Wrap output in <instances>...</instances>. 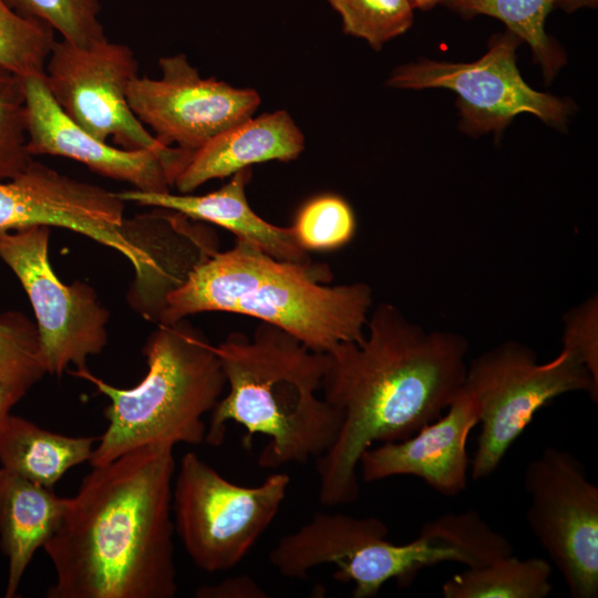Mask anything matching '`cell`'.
<instances>
[{"mask_svg":"<svg viewBox=\"0 0 598 598\" xmlns=\"http://www.w3.org/2000/svg\"><path fill=\"white\" fill-rule=\"evenodd\" d=\"M468 342L427 331L381 302L361 341L330 350L322 398L342 414L332 446L316 458L320 502L333 507L359 496L357 468L375 442L404 440L441 416L463 388Z\"/></svg>","mask_w":598,"mask_h":598,"instance_id":"cell-1","label":"cell"},{"mask_svg":"<svg viewBox=\"0 0 598 598\" xmlns=\"http://www.w3.org/2000/svg\"><path fill=\"white\" fill-rule=\"evenodd\" d=\"M174 445L153 443L99 466L68 497L43 549L49 598H173Z\"/></svg>","mask_w":598,"mask_h":598,"instance_id":"cell-2","label":"cell"},{"mask_svg":"<svg viewBox=\"0 0 598 598\" xmlns=\"http://www.w3.org/2000/svg\"><path fill=\"white\" fill-rule=\"evenodd\" d=\"M324 262L279 260L237 239L197 265L166 298L157 323L221 311L276 326L316 352L328 353L341 342H359L372 309L364 282L330 285Z\"/></svg>","mask_w":598,"mask_h":598,"instance_id":"cell-3","label":"cell"},{"mask_svg":"<svg viewBox=\"0 0 598 598\" xmlns=\"http://www.w3.org/2000/svg\"><path fill=\"white\" fill-rule=\"evenodd\" d=\"M215 347L229 391L210 412L207 444L220 445L233 421L247 430L245 446L256 434L269 437L258 458L262 467L303 464L332 446L342 414L317 395L327 353L266 322L251 337L231 332Z\"/></svg>","mask_w":598,"mask_h":598,"instance_id":"cell-4","label":"cell"},{"mask_svg":"<svg viewBox=\"0 0 598 598\" xmlns=\"http://www.w3.org/2000/svg\"><path fill=\"white\" fill-rule=\"evenodd\" d=\"M388 532L377 517L317 513L279 539L269 561L290 579H303L323 564L334 565L336 580L353 582V598H372L389 580L409 586L426 567L456 561L474 568L509 549L507 538L474 511L444 514L424 524L420 535L406 544L391 543Z\"/></svg>","mask_w":598,"mask_h":598,"instance_id":"cell-5","label":"cell"},{"mask_svg":"<svg viewBox=\"0 0 598 598\" xmlns=\"http://www.w3.org/2000/svg\"><path fill=\"white\" fill-rule=\"evenodd\" d=\"M143 353L147 372L133 388H116L92 373L73 374L106 395L109 424L89 463L104 465L120 455L153 443L199 445L207 425L203 417L219 401L226 377L216 347L187 318L158 323Z\"/></svg>","mask_w":598,"mask_h":598,"instance_id":"cell-6","label":"cell"},{"mask_svg":"<svg viewBox=\"0 0 598 598\" xmlns=\"http://www.w3.org/2000/svg\"><path fill=\"white\" fill-rule=\"evenodd\" d=\"M463 389L477 408L481 433L471 476L492 475L538 410L569 392L598 399V380L570 350L539 363L527 346L506 341L467 363Z\"/></svg>","mask_w":598,"mask_h":598,"instance_id":"cell-7","label":"cell"},{"mask_svg":"<svg viewBox=\"0 0 598 598\" xmlns=\"http://www.w3.org/2000/svg\"><path fill=\"white\" fill-rule=\"evenodd\" d=\"M289 484V475L278 472L260 485L241 486L186 453L173 482L172 509L194 564L208 573L239 564L274 520Z\"/></svg>","mask_w":598,"mask_h":598,"instance_id":"cell-8","label":"cell"},{"mask_svg":"<svg viewBox=\"0 0 598 598\" xmlns=\"http://www.w3.org/2000/svg\"><path fill=\"white\" fill-rule=\"evenodd\" d=\"M50 227L33 225L0 231V258L18 277L37 318L45 372L61 375L70 364L84 370L107 342L110 318L85 282L63 283L49 260Z\"/></svg>","mask_w":598,"mask_h":598,"instance_id":"cell-9","label":"cell"},{"mask_svg":"<svg viewBox=\"0 0 598 598\" xmlns=\"http://www.w3.org/2000/svg\"><path fill=\"white\" fill-rule=\"evenodd\" d=\"M520 39L506 31L495 35L488 51L470 63L421 60L394 70L388 85L398 89H446L456 93L460 127L478 136L499 134L520 113H529L543 122L564 126L571 104L551 94L532 89L516 64Z\"/></svg>","mask_w":598,"mask_h":598,"instance_id":"cell-10","label":"cell"},{"mask_svg":"<svg viewBox=\"0 0 598 598\" xmlns=\"http://www.w3.org/2000/svg\"><path fill=\"white\" fill-rule=\"evenodd\" d=\"M527 520L573 598L598 596V487L568 451L547 447L525 471Z\"/></svg>","mask_w":598,"mask_h":598,"instance_id":"cell-11","label":"cell"},{"mask_svg":"<svg viewBox=\"0 0 598 598\" xmlns=\"http://www.w3.org/2000/svg\"><path fill=\"white\" fill-rule=\"evenodd\" d=\"M131 48L106 38L82 47L54 42L44 66L47 89L63 111L83 130L123 148L167 153L132 112L127 92L138 76Z\"/></svg>","mask_w":598,"mask_h":598,"instance_id":"cell-12","label":"cell"},{"mask_svg":"<svg viewBox=\"0 0 598 598\" xmlns=\"http://www.w3.org/2000/svg\"><path fill=\"white\" fill-rule=\"evenodd\" d=\"M161 78L136 76L127 92L137 120L164 146L194 153L225 130L254 116L260 104L252 89L202 78L185 54L162 56Z\"/></svg>","mask_w":598,"mask_h":598,"instance_id":"cell-13","label":"cell"},{"mask_svg":"<svg viewBox=\"0 0 598 598\" xmlns=\"http://www.w3.org/2000/svg\"><path fill=\"white\" fill-rule=\"evenodd\" d=\"M44 73L23 76L28 118V151L78 161L99 175L131 184L147 193H167L190 153L172 147L167 153L109 145L83 130L50 95Z\"/></svg>","mask_w":598,"mask_h":598,"instance_id":"cell-14","label":"cell"},{"mask_svg":"<svg viewBox=\"0 0 598 598\" xmlns=\"http://www.w3.org/2000/svg\"><path fill=\"white\" fill-rule=\"evenodd\" d=\"M477 423L475 401L462 388L441 416L411 436L364 450L358 464L362 478L375 482L412 475L436 492L454 496L467 484L466 442Z\"/></svg>","mask_w":598,"mask_h":598,"instance_id":"cell-15","label":"cell"},{"mask_svg":"<svg viewBox=\"0 0 598 598\" xmlns=\"http://www.w3.org/2000/svg\"><path fill=\"white\" fill-rule=\"evenodd\" d=\"M251 177L250 167L230 176V181L205 195L147 193L137 189L117 192L124 202L141 206L168 209L193 220L207 221L231 231L237 239L247 241L279 260L308 264L312 259L297 243L290 227L268 223L250 207L246 186Z\"/></svg>","mask_w":598,"mask_h":598,"instance_id":"cell-16","label":"cell"},{"mask_svg":"<svg viewBox=\"0 0 598 598\" xmlns=\"http://www.w3.org/2000/svg\"><path fill=\"white\" fill-rule=\"evenodd\" d=\"M303 148L305 136L288 112L252 116L195 151L173 186L190 194L210 179L230 177L254 164L295 159Z\"/></svg>","mask_w":598,"mask_h":598,"instance_id":"cell-17","label":"cell"},{"mask_svg":"<svg viewBox=\"0 0 598 598\" xmlns=\"http://www.w3.org/2000/svg\"><path fill=\"white\" fill-rule=\"evenodd\" d=\"M68 497L0 467V546L8 558L7 598L17 596L35 551L56 530Z\"/></svg>","mask_w":598,"mask_h":598,"instance_id":"cell-18","label":"cell"},{"mask_svg":"<svg viewBox=\"0 0 598 598\" xmlns=\"http://www.w3.org/2000/svg\"><path fill=\"white\" fill-rule=\"evenodd\" d=\"M99 437L68 436L10 413L0 423L2 467L53 487L73 466L89 462Z\"/></svg>","mask_w":598,"mask_h":598,"instance_id":"cell-19","label":"cell"},{"mask_svg":"<svg viewBox=\"0 0 598 598\" xmlns=\"http://www.w3.org/2000/svg\"><path fill=\"white\" fill-rule=\"evenodd\" d=\"M551 565L539 557L512 554L453 575L442 586L444 598H545L553 591Z\"/></svg>","mask_w":598,"mask_h":598,"instance_id":"cell-20","label":"cell"},{"mask_svg":"<svg viewBox=\"0 0 598 598\" xmlns=\"http://www.w3.org/2000/svg\"><path fill=\"white\" fill-rule=\"evenodd\" d=\"M558 0H446L445 3L465 17L487 14L507 27V30L532 48L542 66L544 78L550 82L566 59L561 50L545 32V20Z\"/></svg>","mask_w":598,"mask_h":598,"instance_id":"cell-21","label":"cell"},{"mask_svg":"<svg viewBox=\"0 0 598 598\" xmlns=\"http://www.w3.org/2000/svg\"><path fill=\"white\" fill-rule=\"evenodd\" d=\"M291 228L306 251H327L349 244L355 234L357 221L344 198L324 193L300 206Z\"/></svg>","mask_w":598,"mask_h":598,"instance_id":"cell-22","label":"cell"},{"mask_svg":"<svg viewBox=\"0 0 598 598\" xmlns=\"http://www.w3.org/2000/svg\"><path fill=\"white\" fill-rule=\"evenodd\" d=\"M54 42L49 24L23 18L0 0V66L21 78L44 73Z\"/></svg>","mask_w":598,"mask_h":598,"instance_id":"cell-23","label":"cell"},{"mask_svg":"<svg viewBox=\"0 0 598 598\" xmlns=\"http://www.w3.org/2000/svg\"><path fill=\"white\" fill-rule=\"evenodd\" d=\"M44 374L37 326L24 316H0V384L14 394L29 391Z\"/></svg>","mask_w":598,"mask_h":598,"instance_id":"cell-24","label":"cell"},{"mask_svg":"<svg viewBox=\"0 0 598 598\" xmlns=\"http://www.w3.org/2000/svg\"><path fill=\"white\" fill-rule=\"evenodd\" d=\"M340 14L343 32L365 40L374 50L403 34L413 23L409 0H328Z\"/></svg>","mask_w":598,"mask_h":598,"instance_id":"cell-25","label":"cell"},{"mask_svg":"<svg viewBox=\"0 0 598 598\" xmlns=\"http://www.w3.org/2000/svg\"><path fill=\"white\" fill-rule=\"evenodd\" d=\"M33 161L22 78L0 66V182L16 178Z\"/></svg>","mask_w":598,"mask_h":598,"instance_id":"cell-26","label":"cell"},{"mask_svg":"<svg viewBox=\"0 0 598 598\" xmlns=\"http://www.w3.org/2000/svg\"><path fill=\"white\" fill-rule=\"evenodd\" d=\"M18 14L42 21L56 30L63 40L89 45L105 39L99 21V0H4Z\"/></svg>","mask_w":598,"mask_h":598,"instance_id":"cell-27","label":"cell"},{"mask_svg":"<svg viewBox=\"0 0 598 598\" xmlns=\"http://www.w3.org/2000/svg\"><path fill=\"white\" fill-rule=\"evenodd\" d=\"M563 348L573 351L598 380V306L591 298L565 317Z\"/></svg>","mask_w":598,"mask_h":598,"instance_id":"cell-28","label":"cell"},{"mask_svg":"<svg viewBox=\"0 0 598 598\" xmlns=\"http://www.w3.org/2000/svg\"><path fill=\"white\" fill-rule=\"evenodd\" d=\"M198 598H266V591L246 575L230 577L214 585H203L196 591Z\"/></svg>","mask_w":598,"mask_h":598,"instance_id":"cell-29","label":"cell"},{"mask_svg":"<svg viewBox=\"0 0 598 598\" xmlns=\"http://www.w3.org/2000/svg\"><path fill=\"white\" fill-rule=\"evenodd\" d=\"M598 0H558L555 7H560L566 12H573L581 7H597Z\"/></svg>","mask_w":598,"mask_h":598,"instance_id":"cell-30","label":"cell"},{"mask_svg":"<svg viewBox=\"0 0 598 598\" xmlns=\"http://www.w3.org/2000/svg\"><path fill=\"white\" fill-rule=\"evenodd\" d=\"M16 403L13 396L0 384V423Z\"/></svg>","mask_w":598,"mask_h":598,"instance_id":"cell-31","label":"cell"},{"mask_svg":"<svg viewBox=\"0 0 598 598\" xmlns=\"http://www.w3.org/2000/svg\"><path fill=\"white\" fill-rule=\"evenodd\" d=\"M412 8H419L422 10L430 9L436 6L440 2H445L446 0H409Z\"/></svg>","mask_w":598,"mask_h":598,"instance_id":"cell-32","label":"cell"}]
</instances>
